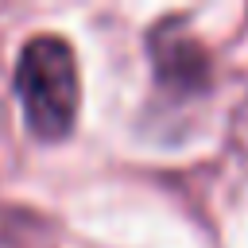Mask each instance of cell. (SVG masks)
<instances>
[{"instance_id":"obj_1","label":"cell","mask_w":248,"mask_h":248,"mask_svg":"<svg viewBox=\"0 0 248 248\" xmlns=\"http://www.w3.org/2000/svg\"><path fill=\"white\" fill-rule=\"evenodd\" d=\"M12 89L31 136L66 140L74 132L81 108V74L78 54L62 35H31L19 46Z\"/></svg>"}]
</instances>
